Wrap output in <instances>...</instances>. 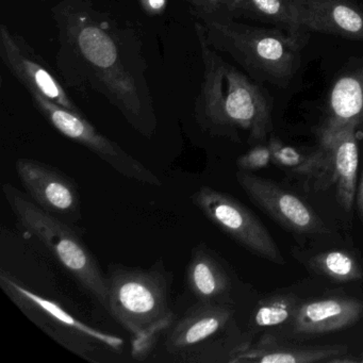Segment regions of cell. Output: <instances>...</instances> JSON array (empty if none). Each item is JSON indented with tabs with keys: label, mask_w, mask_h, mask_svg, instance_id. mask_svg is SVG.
<instances>
[{
	"label": "cell",
	"mask_w": 363,
	"mask_h": 363,
	"mask_svg": "<svg viewBox=\"0 0 363 363\" xmlns=\"http://www.w3.org/2000/svg\"><path fill=\"white\" fill-rule=\"evenodd\" d=\"M52 14L58 33L57 67L65 84L101 95L135 130L154 137L156 111L135 31L89 0H62Z\"/></svg>",
	"instance_id": "cell-1"
},
{
	"label": "cell",
	"mask_w": 363,
	"mask_h": 363,
	"mask_svg": "<svg viewBox=\"0 0 363 363\" xmlns=\"http://www.w3.org/2000/svg\"><path fill=\"white\" fill-rule=\"evenodd\" d=\"M196 35L203 65L195 101L197 124L210 135L233 141H240V131H245L248 143L260 144L273 130L271 101L247 74L226 62L203 35Z\"/></svg>",
	"instance_id": "cell-2"
},
{
	"label": "cell",
	"mask_w": 363,
	"mask_h": 363,
	"mask_svg": "<svg viewBox=\"0 0 363 363\" xmlns=\"http://www.w3.org/2000/svg\"><path fill=\"white\" fill-rule=\"evenodd\" d=\"M195 31L210 48L224 52L255 82L284 88L298 69L308 39L279 28L235 22L226 16H193Z\"/></svg>",
	"instance_id": "cell-3"
},
{
	"label": "cell",
	"mask_w": 363,
	"mask_h": 363,
	"mask_svg": "<svg viewBox=\"0 0 363 363\" xmlns=\"http://www.w3.org/2000/svg\"><path fill=\"white\" fill-rule=\"evenodd\" d=\"M106 276L107 311L130 335L133 358L145 360L175 320L164 263L159 260L147 269L114 264Z\"/></svg>",
	"instance_id": "cell-4"
},
{
	"label": "cell",
	"mask_w": 363,
	"mask_h": 363,
	"mask_svg": "<svg viewBox=\"0 0 363 363\" xmlns=\"http://www.w3.org/2000/svg\"><path fill=\"white\" fill-rule=\"evenodd\" d=\"M3 192L20 224L107 310V276L79 235L67 222L44 211L11 184H4Z\"/></svg>",
	"instance_id": "cell-5"
},
{
	"label": "cell",
	"mask_w": 363,
	"mask_h": 363,
	"mask_svg": "<svg viewBox=\"0 0 363 363\" xmlns=\"http://www.w3.org/2000/svg\"><path fill=\"white\" fill-rule=\"evenodd\" d=\"M0 286L33 322L42 327L52 339L79 356L88 358L90 352L97 347L113 352L122 350L124 341L120 337L82 322L56 301L23 286L5 269L0 271Z\"/></svg>",
	"instance_id": "cell-6"
},
{
	"label": "cell",
	"mask_w": 363,
	"mask_h": 363,
	"mask_svg": "<svg viewBox=\"0 0 363 363\" xmlns=\"http://www.w3.org/2000/svg\"><path fill=\"white\" fill-rule=\"evenodd\" d=\"M33 106L45 120L67 139L88 148L99 159L116 169L121 175L150 186H161L162 182L143 163L125 152L112 140L99 133L84 113L71 111L45 99L37 91H28Z\"/></svg>",
	"instance_id": "cell-7"
},
{
	"label": "cell",
	"mask_w": 363,
	"mask_h": 363,
	"mask_svg": "<svg viewBox=\"0 0 363 363\" xmlns=\"http://www.w3.org/2000/svg\"><path fill=\"white\" fill-rule=\"evenodd\" d=\"M192 203L210 222L252 254L275 264L286 263L262 222L238 199L203 186L193 194Z\"/></svg>",
	"instance_id": "cell-8"
},
{
	"label": "cell",
	"mask_w": 363,
	"mask_h": 363,
	"mask_svg": "<svg viewBox=\"0 0 363 363\" xmlns=\"http://www.w3.org/2000/svg\"><path fill=\"white\" fill-rule=\"evenodd\" d=\"M235 177L252 203L284 228L301 235L327 233L322 220L296 195L250 172L239 169Z\"/></svg>",
	"instance_id": "cell-9"
},
{
	"label": "cell",
	"mask_w": 363,
	"mask_h": 363,
	"mask_svg": "<svg viewBox=\"0 0 363 363\" xmlns=\"http://www.w3.org/2000/svg\"><path fill=\"white\" fill-rule=\"evenodd\" d=\"M16 169L31 201L44 211L65 222L82 218L79 189L71 177L33 159H18Z\"/></svg>",
	"instance_id": "cell-10"
},
{
	"label": "cell",
	"mask_w": 363,
	"mask_h": 363,
	"mask_svg": "<svg viewBox=\"0 0 363 363\" xmlns=\"http://www.w3.org/2000/svg\"><path fill=\"white\" fill-rule=\"evenodd\" d=\"M0 58L27 90L37 91L57 105L82 113L45 61L24 38L12 33L4 24L0 25Z\"/></svg>",
	"instance_id": "cell-11"
},
{
	"label": "cell",
	"mask_w": 363,
	"mask_h": 363,
	"mask_svg": "<svg viewBox=\"0 0 363 363\" xmlns=\"http://www.w3.org/2000/svg\"><path fill=\"white\" fill-rule=\"evenodd\" d=\"M233 315L231 305L199 301L172 325L165 339V350L179 360L191 362L203 350V343L218 335Z\"/></svg>",
	"instance_id": "cell-12"
},
{
	"label": "cell",
	"mask_w": 363,
	"mask_h": 363,
	"mask_svg": "<svg viewBox=\"0 0 363 363\" xmlns=\"http://www.w3.org/2000/svg\"><path fill=\"white\" fill-rule=\"evenodd\" d=\"M303 30L363 41V9L352 0H290Z\"/></svg>",
	"instance_id": "cell-13"
},
{
	"label": "cell",
	"mask_w": 363,
	"mask_h": 363,
	"mask_svg": "<svg viewBox=\"0 0 363 363\" xmlns=\"http://www.w3.org/2000/svg\"><path fill=\"white\" fill-rule=\"evenodd\" d=\"M363 316V303L352 297H325L301 301L288 329L295 335H316L342 330Z\"/></svg>",
	"instance_id": "cell-14"
},
{
	"label": "cell",
	"mask_w": 363,
	"mask_h": 363,
	"mask_svg": "<svg viewBox=\"0 0 363 363\" xmlns=\"http://www.w3.org/2000/svg\"><path fill=\"white\" fill-rule=\"evenodd\" d=\"M345 345H297L273 335H264L257 343L233 350L228 362L233 363H314L335 362L345 356Z\"/></svg>",
	"instance_id": "cell-15"
},
{
	"label": "cell",
	"mask_w": 363,
	"mask_h": 363,
	"mask_svg": "<svg viewBox=\"0 0 363 363\" xmlns=\"http://www.w3.org/2000/svg\"><path fill=\"white\" fill-rule=\"evenodd\" d=\"M356 129V125H350L335 135L320 139L328 155L330 175L337 186V199L346 211L352 209L356 196L359 167Z\"/></svg>",
	"instance_id": "cell-16"
},
{
	"label": "cell",
	"mask_w": 363,
	"mask_h": 363,
	"mask_svg": "<svg viewBox=\"0 0 363 363\" xmlns=\"http://www.w3.org/2000/svg\"><path fill=\"white\" fill-rule=\"evenodd\" d=\"M189 290L201 303L231 305L230 279L206 246L195 247L186 267Z\"/></svg>",
	"instance_id": "cell-17"
},
{
	"label": "cell",
	"mask_w": 363,
	"mask_h": 363,
	"mask_svg": "<svg viewBox=\"0 0 363 363\" xmlns=\"http://www.w3.org/2000/svg\"><path fill=\"white\" fill-rule=\"evenodd\" d=\"M363 124V71L346 74L331 88L328 116L320 131V139L335 135L350 125Z\"/></svg>",
	"instance_id": "cell-18"
},
{
	"label": "cell",
	"mask_w": 363,
	"mask_h": 363,
	"mask_svg": "<svg viewBox=\"0 0 363 363\" xmlns=\"http://www.w3.org/2000/svg\"><path fill=\"white\" fill-rule=\"evenodd\" d=\"M226 16L257 21L308 39V33L299 24L290 0H233Z\"/></svg>",
	"instance_id": "cell-19"
},
{
	"label": "cell",
	"mask_w": 363,
	"mask_h": 363,
	"mask_svg": "<svg viewBox=\"0 0 363 363\" xmlns=\"http://www.w3.org/2000/svg\"><path fill=\"white\" fill-rule=\"evenodd\" d=\"M271 150L272 162L281 169L292 172L296 175L318 176L330 174L328 155L323 150L306 152L286 145L278 138L272 137L267 144Z\"/></svg>",
	"instance_id": "cell-20"
},
{
	"label": "cell",
	"mask_w": 363,
	"mask_h": 363,
	"mask_svg": "<svg viewBox=\"0 0 363 363\" xmlns=\"http://www.w3.org/2000/svg\"><path fill=\"white\" fill-rule=\"evenodd\" d=\"M298 297L291 293H278L259 301L250 315L248 333L256 335L259 331L289 324L298 307Z\"/></svg>",
	"instance_id": "cell-21"
},
{
	"label": "cell",
	"mask_w": 363,
	"mask_h": 363,
	"mask_svg": "<svg viewBox=\"0 0 363 363\" xmlns=\"http://www.w3.org/2000/svg\"><path fill=\"white\" fill-rule=\"evenodd\" d=\"M312 269L329 279L350 282L363 278V269L356 257L345 250H329L310 259Z\"/></svg>",
	"instance_id": "cell-22"
},
{
	"label": "cell",
	"mask_w": 363,
	"mask_h": 363,
	"mask_svg": "<svg viewBox=\"0 0 363 363\" xmlns=\"http://www.w3.org/2000/svg\"><path fill=\"white\" fill-rule=\"evenodd\" d=\"M272 162L271 150L269 145L256 144L252 150L238 158L237 165L241 171H257L265 169Z\"/></svg>",
	"instance_id": "cell-23"
},
{
	"label": "cell",
	"mask_w": 363,
	"mask_h": 363,
	"mask_svg": "<svg viewBox=\"0 0 363 363\" xmlns=\"http://www.w3.org/2000/svg\"><path fill=\"white\" fill-rule=\"evenodd\" d=\"M192 16H226L233 0H184Z\"/></svg>",
	"instance_id": "cell-24"
},
{
	"label": "cell",
	"mask_w": 363,
	"mask_h": 363,
	"mask_svg": "<svg viewBox=\"0 0 363 363\" xmlns=\"http://www.w3.org/2000/svg\"><path fill=\"white\" fill-rule=\"evenodd\" d=\"M144 13L150 16H158L164 13L167 0H139Z\"/></svg>",
	"instance_id": "cell-25"
},
{
	"label": "cell",
	"mask_w": 363,
	"mask_h": 363,
	"mask_svg": "<svg viewBox=\"0 0 363 363\" xmlns=\"http://www.w3.org/2000/svg\"><path fill=\"white\" fill-rule=\"evenodd\" d=\"M356 201L359 216H360L361 220L363 222V173L362 176H361L360 182H359V184H357Z\"/></svg>",
	"instance_id": "cell-26"
},
{
	"label": "cell",
	"mask_w": 363,
	"mask_h": 363,
	"mask_svg": "<svg viewBox=\"0 0 363 363\" xmlns=\"http://www.w3.org/2000/svg\"><path fill=\"white\" fill-rule=\"evenodd\" d=\"M44 1H56V0H44Z\"/></svg>",
	"instance_id": "cell-27"
}]
</instances>
